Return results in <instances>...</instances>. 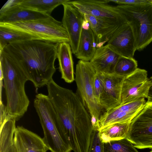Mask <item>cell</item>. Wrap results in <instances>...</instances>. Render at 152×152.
I'll use <instances>...</instances> for the list:
<instances>
[{"label":"cell","mask_w":152,"mask_h":152,"mask_svg":"<svg viewBox=\"0 0 152 152\" xmlns=\"http://www.w3.org/2000/svg\"><path fill=\"white\" fill-rule=\"evenodd\" d=\"M146 102L141 98L106 111L100 117L98 131L113 124L131 121L141 111Z\"/></svg>","instance_id":"cell-11"},{"label":"cell","mask_w":152,"mask_h":152,"mask_svg":"<svg viewBox=\"0 0 152 152\" xmlns=\"http://www.w3.org/2000/svg\"><path fill=\"white\" fill-rule=\"evenodd\" d=\"M150 79L152 83V76L150 78ZM147 99L148 101H152V84L150 88L148 96Z\"/></svg>","instance_id":"cell-31"},{"label":"cell","mask_w":152,"mask_h":152,"mask_svg":"<svg viewBox=\"0 0 152 152\" xmlns=\"http://www.w3.org/2000/svg\"><path fill=\"white\" fill-rule=\"evenodd\" d=\"M72 50L69 43L58 44L57 58L61 78L66 82L71 83L75 80Z\"/></svg>","instance_id":"cell-19"},{"label":"cell","mask_w":152,"mask_h":152,"mask_svg":"<svg viewBox=\"0 0 152 152\" xmlns=\"http://www.w3.org/2000/svg\"><path fill=\"white\" fill-rule=\"evenodd\" d=\"M137 61L134 58L120 56L115 66L114 73L126 77L138 68Z\"/></svg>","instance_id":"cell-24"},{"label":"cell","mask_w":152,"mask_h":152,"mask_svg":"<svg viewBox=\"0 0 152 152\" xmlns=\"http://www.w3.org/2000/svg\"><path fill=\"white\" fill-rule=\"evenodd\" d=\"M1 70L7 99L9 117L18 121L27 111L29 100L25 92V85L28 80L22 72L11 59L0 52Z\"/></svg>","instance_id":"cell-3"},{"label":"cell","mask_w":152,"mask_h":152,"mask_svg":"<svg viewBox=\"0 0 152 152\" xmlns=\"http://www.w3.org/2000/svg\"><path fill=\"white\" fill-rule=\"evenodd\" d=\"M34 104L44 132L43 140L50 152H70L68 141L61 134L58 125V117L48 95L37 94Z\"/></svg>","instance_id":"cell-4"},{"label":"cell","mask_w":152,"mask_h":152,"mask_svg":"<svg viewBox=\"0 0 152 152\" xmlns=\"http://www.w3.org/2000/svg\"><path fill=\"white\" fill-rule=\"evenodd\" d=\"M104 74L96 71L94 82V89L95 98L100 105V98L104 88Z\"/></svg>","instance_id":"cell-27"},{"label":"cell","mask_w":152,"mask_h":152,"mask_svg":"<svg viewBox=\"0 0 152 152\" xmlns=\"http://www.w3.org/2000/svg\"><path fill=\"white\" fill-rule=\"evenodd\" d=\"M0 127L10 118L7 114L6 106L3 104V102H0Z\"/></svg>","instance_id":"cell-29"},{"label":"cell","mask_w":152,"mask_h":152,"mask_svg":"<svg viewBox=\"0 0 152 152\" xmlns=\"http://www.w3.org/2000/svg\"><path fill=\"white\" fill-rule=\"evenodd\" d=\"M0 26L26 33L44 41L56 44L70 42L68 33L62 22L51 16L27 21L0 23Z\"/></svg>","instance_id":"cell-5"},{"label":"cell","mask_w":152,"mask_h":152,"mask_svg":"<svg viewBox=\"0 0 152 152\" xmlns=\"http://www.w3.org/2000/svg\"><path fill=\"white\" fill-rule=\"evenodd\" d=\"M46 86L62 134L66 138L83 134L92 125L91 117L78 94L60 86L53 79Z\"/></svg>","instance_id":"cell-2"},{"label":"cell","mask_w":152,"mask_h":152,"mask_svg":"<svg viewBox=\"0 0 152 152\" xmlns=\"http://www.w3.org/2000/svg\"><path fill=\"white\" fill-rule=\"evenodd\" d=\"M148 0V1L149 2H151V3H152V0Z\"/></svg>","instance_id":"cell-32"},{"label":"cell","mask_w":152,"mask_h":152,"mask_svg":"<svg viewBox=\"0 0 152 152\" xmlns=\"http://www.w3.org/2000/svg\"><path fill=\"white\" fill-rule=\"evenodd\" d=\"M131 122L117 123L99 131L100 137L103 143L126 138Z\"/></svg>","instance_id":"cell-22"},{"label":"cell","mask_w":152,"mask_h":152,"mask_svg":"<svg viewBox=\"0 0 152 152\" xmlns=\"http://www.w3.org/2000/svg\"><path fill=\"white\" fill-rule=\"evenodd\" d=\"M51 15L16 6L0 15V23L27 21L47 18Z\"/></svg>","instance_id":"cell-20"},{"label":"cell","mask_w":152,"mask_h":152,"mask_svg":"<svg viewBox=\"0 0 152 152\" xmlns=\"http://www.w3.org/2000/svg\"><path fill=\"white\" fill-rule=\"evenodd\" d=\"M152 84L145 69L138 68L133 73L125 77L121 92V104L141 98H148Z\"/></svg>","instance_id":"cell-10"},{"label":"cell","mask_w":152,"mask_h":152,"mask_svg":"<svg viewBox=\"0 0 152 152\" xmlns=\"http://www.w3.org/2000/svg\"><path fill=\"white\" fill-rule=\"evenodd\" d=\"M120 56L112 50L108 45L97 48L90 61L96 71L104 74L114 72L115 66Z\"/></svg>","instance_id":"cell-18"},{"label":"cell","mask_w":152,"mask_h":152,"mask_svg":"<svg viewBox=\"0 0 152 152\" xmlns=\"http://www.w3.org/2000/svg\"><path fill=\"white\" fill-rule=\"evenodd\" d=\"M67 3L76 7L83 14L114 22L127 20L117 6L108 4L107 0H70Z\"/></svg>","instance_id":"cell-9"},{"label":"cell","mask_w":152,"mask_h":152,"mask_svg":"<svg viewBox=\"0 0 152 152\" xmlns=\"http://www.w3.org/2000/svg\"><path fill=\"white\" fill-rule=\"evenodd\" d=\"M32 40H40L38 37L23 32L0 26V52L12 42Z\"/></svg>","instance_id":"cell-23"},{"label":"cell","mask_w":152,"mask_h":152,"mask_svg":"<svg viewBox=\"0 0 152 152\" xmlns=\"http://www.w3.org/2000/svg\"><path fill=\"white\" fill-rule=\"evenodd\" d=\"M126 138L136 148L152 150V101H147L131 121Z\"/></svg>","instance_id":"cell-8"},{"label":"cell","mask_w":152,"mask_h":152,"mask_svg":"<svg viewBox=\"0 0 152 152\" xmlns=\"http://www.w3.org/2000/svg\"><path fill=\"white\" fill-rule=\"evenodd\" d=\"M58 44L40 40L17 41L8 44L0 52L13 61L38 88L53 79Z\"/></svg>","instance_id":"cell-1"},{"label":"cell","mask_w":152,"mask_h":152,"mask_svg":"<svg viewBox=\"0 0 152 152\" xmlns=\"http://www.w3.org/2000/svg\"><path fill=\"white\" fill-rule=\"evenodd\" d=\"M107 1L108 3L111 2L120 5H133L148 2V0H107Z\"/></svg>","instance_id":"cell-28"},{"label":"cell","mask_w":152,"mask_h":152,"mask_svg":"<svg viewBox=\"0 0 152 152\" xmlns=\"http://www.w3.org/2000/svg\"><path fill=\"white\" fill-rule=\"evenodd\" d=\"M88 20L96 39V48H100L107 42L113 34L124 22H114L83 14Z\"/></svg>","instance_id":"cell-16"},{"label":"cell","mask_w":152,"mask_h":152,"mask_svg":"<svg viewBox=\"0 0 152 152\" xmlns=\"http://www.w3.org/2000/svg\"><path fill=\"white\" fill-rule=\"evenodd\" d=\"M96 71L90 61L79 60L75 73L77 94L91 117L94 130H98V121L103 110L95 96L94 82Z\"/></svg>","instance_id":"cell-6"},{"label":"cell","mask_w":152,"mask_h":152,"mask_svg":"<svg viewBox=\"0 0 152 152\" xmlns=\"http://www.w3.org/2000/svg\"><path fill=\"white\" fill-rule=\"evenodd\" d=\"M13 143L16 152H47L48 150L42 138L22 126L16 127Z\"/></svg>","instance_id":"cell-15"},{"label":"cell","mask_w":152,"mask_h":152,"mask_svg":"<svg viewBox=\"0 0 152 152\" xmlns=\"http://www.w3.org/2000/svg\"><path fill=\"white\" fill-rule=\"evenodd\" d=\"M62 5L64 14L61 22L68 34L72 53L75 54L82 31L84 16L72 5L67 3Z\"/></svg>","instance_id":"cell-13"},{"label":"cell","mask_w":152,"mask_h":152,"mask_svg":"<svg viewBox=\"0 0 152 152\" xmlns=\"http://www.w3.org/2000/svg\"><path fill=\"white\" fill-rule=\"evenodd\" d=\"M96 49L95 35L90 28L88 20L84 17L82 31L75 55L80 60L90 61L93 58Z\"/></svg>","instance_id":"cell-17"},{"label":"cell","mask_w":152,"mask_h":152,"mask_svg":"<svg viewBox=\"0 0 152 152\" xmlns=\"http://www.w3.org/2000/svg\"><path fill=\"white\" fill-rule=\"evenodd\" d=\"M125 77L114 73L104 74V88L100 100L103 109L107 111L121 104L122 87Z\"/></svg>","instance_id":"cell-14"},{"label":"cell","mask_w":152,"mask_h":152,"mask_svg":"<svg viewBox=\"0 0 152 152\" xmlns=\"http://www.w3.org/2000/svg\"><path fill=\"white\" fill-rule=\"evenodd\" d=\"M21 0H9L3 5L0 10V15L2 14L13 7L18 5Z\"/></svg>","instance_id":"cell-30"},{"label":"cell","mask_w":152,"mask_h":152,"mask_svg":"<svg viewBox=\"0 0 152 152\" xmlns=\"http://www.w3.org/2000/svg\"><path fill=\"white\" fill-rule=\"evenodd\" d=\"M150 152H152V150H151V151H150Z\"/></svg>","instance_id":"cell-33"},{"label":"cell","mask_w":152,"mask_h":152,"mask_svg":"<svg viewBox=\"0 0 152 152\" xmlns=\"http://www.w3.org/2000/svg\"><path fill=\"white\" fill-rule=\"evenodd\" d=\"M117 7L125 15L131 26L136 50H143L152 42V3L148 1L135 5H118Z\"/></svg>","instance_id":"cell-7"},{"label":"cell","mask_w":152,"mask_h":152,"mask_svg":"<svg viewBox=\"0 0 152 152\" xmlns=\"http://www.w3.org/2000/svg\"><path fill=\"white\" fill-rule=\"evenodd\" d=\"M69 0H21L20 7L43 13L49 15L58 6L68 2Z\"/></svg>","instance_id":"cell-21"},{"label":"cell","mask_w":152,"mask_h":152,"mask_svg":"<svg viewBox=\"0 0 152 152\" xmlns=\"http://www.w3.org/2000/svg\"><path fill=\"white\" fill-rule=\"evenodd\" d=\"M107 44L120 56L134 58L136 50V42L132 28L128 21L120 25Z\"/></svg>","instance_id":"cell-12"},{"label":"cell","mask_w":152,"mask_h":152,"mask_svg":"<svg viewBox=\"0 0 152 152\" xmlns=\"http://www.w3.org/2000/svg\"><path fill=\"white\" fill-rule=\"evenodd\" d=\"M88 152H104V143L98 130H94L90 140Z\"/></svg>","instance_id":"cell-26"},{"label":"cell","mask_w":152,"mask_h":152,"mask_svg":"<svg viewBox=\"0 0 152 152\" xmlns=\"http://www.w3.org/2000/svg\"><path fill=\"white\" fill-rule=\"evenodd\" d=\"M104 152H139L126 138L104 143Z\"/></svg>","instance_id":"cell-25"}]
</instances>
